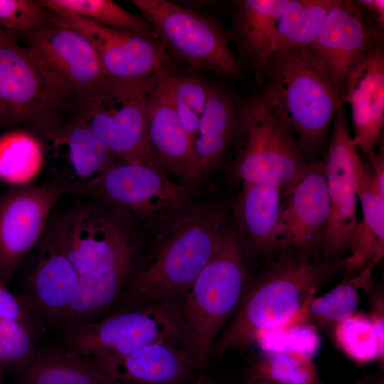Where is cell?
I'll return each instance as SVG.
<instances>
[{"instance_id":"1f68e13d","label":"cell","mask_w":384,"mask_h":384,"mask_svg":"<svg viewBox=\"0 0 384 384\" xmlns=\"http://www.w3.org/2000/svg\"><path fill=\"white\" fill-rule=\"evenodd\" d=\"M43 149L36 137L26 132L15 131L0 137V178L24 185L38 172Z\"/></svg>"},{"instance_id":"5b68a950","label":"cell","mask_w":384,"mask_h":384,"mask_svg":"<svg viewBox=\"0 0 384 384\" xmlns=\"http://www.w3.org/2000/svg\"><path fill=\"white\" fill-rule=\"evenodd\" d=\"M80 103L38 57L0 28V107L4 124H24L55 141Z\"/></svg>"},{"instance_id":"2e32d148","label":"cell","mask_w":384,"mask_h":384,"mask_svg":"<svg viewBox=\"0 0 384 384\" xmlns=\"http://www.w3.org/2000/svg\"><path fill=\"white\" fill-rule=\"evenodd\" d=\"M61 183L20 185L0 196V274L9 275L41 238Z\"/></svg>"},{"instance_id":"5bb4252c","label":"cell","mask_w":384,"mask_h":384,"mask_svg":"<svg viewBox=\"0 0 384 384\" xmlns=\"http://www.w3.org/2000/svg\"><path fill=\"white\" fill-rule=\"evenodd\" d=\"M23 34L28 39L27 47L74 95L80 107L110 77L90 41L71 28L50 22Z\"/></svg>"},{"instance_id":"3957f363","label":"cell","mask_w":384,"mask_h":384,"mask_svg":"<svg viewBox=\"0 0 384 384\" xmlns=\"http://www.w3.org/2000/svg\"><path fill=\"white\" fill-rule=\"evenodd\" d=\"M340 264L313 262L302 256L279 260L247 285L213 353L244 351L255 343L261 332L286 324L311 300L319 286Z\"/></svg>"},{"instance_id":"f35d334b","label":"cell","mask_w":384,"mask_h":384,"mask_svg":"<svg viewBox=\"0 0 384 384\" xmlns=\"http://www.w3.org/2000/svg\"><path fill=\"white\" fill-rule=\"evenodd\" d=\"M361 16L379 31L384 33V1H353Z\"/></svg>"},{"instance_id":"ee69618b","label":"cell","mask_w":384,"mask_h":384,"mask_svg":"<svg viewBox=\"0 0 384 384\" xmlns=\"http://www.w3.org/2000/svg\"><path fill=\"white\" fill-rule=\"evenodd\" d=\"M4 125V112L0 107V126Z\"/></svg>"},{"instance_id":"4dcf8cb0","label":"cell","mask_w":384,"mask_h":384,"mask_svg":"<svg viewBox=\"0 0 384 384\" xmlns=\"http://www.w3.org/2000/svg\"><path fill=\"white\" fill-rule=\"evenodd\" d=\"M52 12L76 16L97 24L158 38L150 23L111 0H40Z\"/></svg>"},{"instance_id":"6da1fadb","label":"cell","mask_w":384,"mask_h":384,"mask_svg":"<svg viewBox=\"0 0 384 384\" xmlns=\"http://www.w3.org/2000/svg\"><path fill=\"white\" fill-rule=\"evenodd\" d=\"M226 208L189 205L158 230L151 253L118 303L181 304L215 252L225 227Z\"/></svg>"},{"instance_id":"ab89813d","label":"cell","mask_w":384,"mask_h":384,"mask_svg":"<svg viewBox=\"0 0 384 384\" xmlns=\"http://www.w3.org/2000/svg\"><path fill=\"white\" fill-rule=\"evenodd\" d=\"M0 274V321L23 319L19 301L4 287Z\"/></svg>"},{"instance_id":"7bdbcfd3","label":"cell","mask_w":384,"mask_h":384,"mask_svg":"<svg viewBox=\"0 0 384 384\" xmlns=\"http://www.w3.org/2000/svg\"><path fill=\"white\" fill-rule=\"evenodd\" d=\"M245 384H277V383L270 382V381H267V380H254V381H251V382H247V383H245Z\"/></svg>"},{"instance_id":"8d00e7d4","label":"cell","mask_w":384,"mask_h":384,"mask_svg":"<svg viewBox=\"0 0 384 384\" xmlns=\"http://www.w3.org/2000/svg\"><path fill=\"white\" fill-rule=\"evenodd\" d=\"M33 338L23 319L0 321V361L17 366L31 358Z\"/></svg>"},{"instance_id":"f546056e","label":"cell","mask_w":384,"mask_h":384,"mask_svg":"<svg viewBox=\"0 0 384 384\" xmlns=\"http://www.w3.org/2000/svg\"><path fill=\"white\" fill-rule=\"evenodd\" d=\"M65 144L75 175L87 182L101 175L116 163L115 156L103 141L88 127L72 122L55 141Z\"/></svg>"},{"instance_id":"4fadbf2b","label":"cell","mask_w":384,"mask_h":384,"mask_svg":"<svg viewBox=\"0 0 384 384\" xmlns=\"http://www.w3.org/2000/svg\"><path fill=\"white\" fill-rule=\"evenodd\" d=\"M358 154L348 126L344 107L335 114L324 161L330 214L321 245L326 261L348 250L358 220L354 174Z\"/></svg>"},{"instance_id":"e0dca14e","label":"cell","mask_w":384,"mask_h":384,"mask_svg":"<svg viewBox=\"0 0 384 384\" xmlns=\"http://www.w3.org/2000/svg\"><path fill=\"white\" fill-rule=\"evenodd\" d=\"M330 214L324 161H311L293 189L282 198L280 249L307 250L321 245Z\"/></svg>"},{"instance_id":"f1b7e54d","label":"cell","mask_w":384,"mask_h":384,"mask_svg":"<svg viewBox=\"0 0 384 384\" xmlns=\"http://www.w3.org/2000/svg\"><path fill=\"white\" fill-rule=\"evenodd\" d=\"M373 268L366 267L351 274L326 293L314 297L309 306V319L313 324L334 327L354 314L361 294L373 286Z\"/></svg>"},{"instance_id":"9c48e42d","label":"cell","mask_w":384,"mask_h":384,"mask_svg":"<svg viewBox=\"0 0 384 384\" xmlns=\"http://www.w3.org/2000/svg\"><path fill=\"white\" fill-rule=\"evenodd\" d=\"M171 58L198 70L239 80L242 70L228 33L215 19L167 0H132Z\"/></svg>"},{"instance_id":"603a6c76","label":"cell","mask_w":384,"mask_h":384,"mask_svg":"<svg viewBox=\"0 0 384 384\" xmlns=\"http://www.w3.org/2000/svg\"><path fill=\"white\" fill-rule=\"evenodd\" d=\"M281 204L279 188L242 183L233 206L238 226L252 251L269 255L280 249Z\"/></svg>"},{"instance_id":"9a60e30c","label":"cell","mask_w":384,"mask_h":384,"mask_svg":"<svg viewBox=\"0 0 384 384\" xmlns=\"http://www.w3.org/2000/svg\"><path fill=\"white\" fill-rule=\"evenodd\" d=\"M51 14L50 22L71 28L90 41L112 78L146 79L160 73L171 60L158 38L104 26L70 14Z\"/></svg>"},{"instance_id":"60d3db41","label":"cell","mask_w":384,"mask_h":384,"mask_svg":"<svg viewBox=\"0 0 384 384\" xmlns=\"http://www.w3.org/2000/svg\"><path fill=\"white\" fill-rule=\"evenodd\" d=\"M371 162V170L373 176L375 186L378 193L384 196V152L380 147L369 159Z\"/></svg>"},{"instance_id":"8fae6325","label":"cell","mask_w":384,"mask_h":384,"mask_svg":"<svg viewBox=\"0 0 384 384\" xmlns=\"http://www.w3.org/2000/svg\"><path fill=\"white\" fill-rule=\"evenodd\" d=\"M79 277L96 278L138 261L132 225L98 203L53 225Z\"/></svg>"},{"instance_id":"44dd1931","label":"cell","mask_w":384,"mask_h":384,"mask_svg":"<svg viewBox=\"0 0 384 384\" xmlns=\"http://www.w3.org/2000/svg\"><path fill=\"white\" fill-rule=\"evenodd\" d=\"M50 231L32 276V292L45 316L64 322L75 295L79 275L54 225Z\"/></svg>"},{"instance_id":"836d02e7","label":"cell","mask_w":384,"mask_h":384,"mask_svg":"<svg viewBox=\"0 0 384 384\" xmlns=\"http://www.w3.org/2000/svg\"><path fill=\"white\" fill-rule=\"evenodd\" d=\"M309 304L286 324L261 332L255 343L265 353L293 352L313 360L319 351L321 339L317 327L309 319Z\"/></svg>"},{"instance_id":"8992f818","label":"cell","mask_w":384,"mask_h":384,"mask_svg":"<svg viewBox=\"0 0 384 384\" xmlns=\"http://www.w3.org/2000/svg\"><path fill=\"white\" fill-rule=\"evenodd\" d=\"M238 137L233 170L242 183L279 188L283 197L304 175L310 161L257 92L242 104Z\"/></svg>"},{"instance_id":"ac0fdd59","label":"cell","mask_w":384,"mask_h":384,"mask_svg":"<svg viewBox=\"0 0 384 384\" xmlns=\"http://www.w3.org/2000/svg\"><path fill=\"white\" fill-rule=\"evenodd\" d=\"M161 72L147 79L146 120L149 146L164 170L187 181H195L205 174L179 121Z\"/></svg>"},{"instance_id":"b9f144b4","label":"cell","mask_w":384,"mask_h":384,"mask_svg":"<svg viewBox=\"0 0 384 384\" xmlns=\"http://www.w3.org/2000/svg\"><path fill=\"white\" fill-rule=\"evenodd\" d=\"M185 384H211L207 380H205L203 379H194L192 378Z\"/></svg>"},{"instance_id":"d4e9b609","label":"cell","mask_w":384,"mask_h":384,"mask_svg":"<svg viewBox=\"0 0 384 384\" xmlns=\"http://www.w3.org/2000/svg\"><path fill=\"white\" fill-rule=\"evenodd\" d=\"M287 0H238L235 2L230 41L237 58L253 71L265 58Z\"/></svg>"},{"instance_id":"cb8c5ba5","label":"cell","mask_w":384,"mask_h":384,"mask_svg":"<svg viewBox=\"0 0 384 384\" xmlns=\"http://www.w3.org/2000/svg\"><path fill=\"white\" fill-rule=\"evenodd\" d=\"M208 98L199 122L193 146L206 174L218 164L238 137L242 104L230 92L207 81Z\"/></svg>"},{"instance_id":"7402d4cb","label":"cell","mask_w":384,"mask_h":384,"mask_svg":"<svg viewBox=\"0 0 384 384\" xmlns=\"http://www.w3.org/2000/svg\"><path fill=\"white\" fill-rule=\"evenodd\" d=\"M354 174L362 219L358 220L342 266L351 275L366 267L374 268L384 257V196L375 188L371 169L359 155Z\"/></svg>"},{"instance_id":"d590c367","label":"cell","mask_w":384,"mask_h":384,"mask_svg":"<svg viewBox=\"0 0 384 384\" xmlns=\"http://www.w3.org/2000/svg\"><path fill=\"white\" fill-rule=\"evenodd\" d=\"M51 11L33 0H0V26L23 33L50 23Z\"/></svg>"},{"instance_id":"52a82bcc","label":"cell","mask_w":384,"mask_h":384,"mask_svg":"<svg viewBox=\"0 0 384 384\" xmlns=\"http://www.w3.org/2000/svg\"><path fill=\"white\" fill-rule=\"evenodd\" d=\"M180 304L143 303L118 308L101 319L68 326L69 351L97 365L156 342L181 343Z\"/></svg>"},{"instance_id":"83f0119b","label":"cell","mask_w":384,"mask_h":384,"mask_svg":"<svg viewBox=\"0 0 384 384\" xmlns=\"http://www.w3.org/2000/svg\"><path fill=\"white\" fill-rule=\"evenodd\" d=\"M190 67L177 68L171 60L161 75L179 121L193 144L207 98V81Z\"/></svg>"},{"instance_id":"d6986e66","label":"cell","mask_w":384,"mask_h":384,"mask_svg":"<svg viewBox=\"0 0 384 384\" xmlns=\"http://www.w3.org/2000/svg\"><path fill=\"white\" fill-rule=\"evenodd\" d=\"M384 47L375 44L351 73L343 97L351 110L353 142L369 159L384 124Z\"/></svg>"},{"instance_id":"484cf974","label":"cell","mask_w":384,"mask_h":384,"mask_svg":"<svg viewBox=\"0 0 384 384\" xmlns=\"http://www.w3.org/2000/svg\"><path fill=\"white\" fill-rule=\"evenodd\" d=\"M19 384H116L93 361L68 352H48L31 358Z\"/></svg>"},{"instance_id":"e575fe53","label":"cell","mask_w":384,"mask_h":384,"mask_svg":"<svg viewBox=\"0 0 384 384\" xmlns=\"http://www.w3.org/2000/svg\"><path fill=\"white\" fill-rule=\"evenodd\" d=\"M334 328L337 346L349 358L360 364L378 361V344L370 315L356 311Z\"/></svg>"},{"instance_id":"ffe728a7","label":"cell","mask_w":384,"mask_h":384,"mask_svg":"<svg viewBox=\"0 0 384 384\" xmlns=\"http://www.w3.org/2000/svg\"><path fill=\"white\" fill-rule=\"evenodd\" d=\"M116 384H185L200 368L180 343L156 342L98 364Z\"/></svg>"},{"instance_id":"277c9868","label":"cell","mask_w":384,"mask_h":384,"mask_svg":"<svg viewBox=\"0 0 384 384\" xmlns=\"http://www.w3.org/2000/svg\"><path fill=\"white\" fill-rule=\"evenodd\" d=\"M247 285L243 245L233 228H224L215 252L180 304L181 344L200 368L208 363Z\"/></svg>"},{"instance_id":"ba28073f","label":"cell","mask_w":384,"mask_h":384,"mask_svg":"<svg viewBox=\"0 0 384 384\" xmlns=\"http://www.w3.org/2000/svg\"><path fill=\"white\" fill-rule=\"evenodd\" d=\"M75 188L129 225L141 223L158 230L190 205L186 185L176 183L164 171L145 165L115 164Z\"/></svg>"},{"instance_id":"d6a6232c","label":"cell","mask_w":384,"mask_h":384,"mask_svg":"<svg viewBox=\"0 0 384 384\" xmlns=\"http://www.w3.org/2000/svg\"><path fill=\"white\" fill-rule=\"evenodd\" d=\"M267 380L277 384H324L313 360L288 351L265 353L247 369L245 383Z\"/></svg>"},{"instance_id":"30bf717a","label":"cell","mask_w":384,"mask_h":384,"mask_svg":"<svg viewBox=\"0 0 384 384\" xmlns=\"http://www.w3.org/2000/svg\"><path fill=\"white\" fill-rule=\"evenodd\" d=\"M147 79L109 77L99 91L81 105L74 122L90 128L124 162L164 171L148 140Z\"/></svg>"},{"instance_id":"bcb514c9","label":"cell","mask_w":384,"mask_h":384,"mask_svg":"<svg viewBox=\"0 0 384 384\" xmlns=\"http://www.w3.org/2000/svg\"><path fill=\"white\" fill-rule=\"evenodd\" d=\"M2 26H0V28H1Z\"/></svg>"},{"instance_id":"f6af8a7d","label":"cell","mask_w":384,"mask_h":384,"mask_svg":"<svg viewBox=\"0 0 384 384\" xmlns=\"http://www.w3.org/2000/svg\"><path fill=\"white\" fill-rule=\"evenodd\" d=\"M362 384H364V383H362ZM367 384H370V383H367ZM371 384H381V383H371Z\"/></svg>"},{"instance_id":"7a4b0ae2","label":"cell","mask_w":384,"mask_h":384,"mask_svg":"<svg viewBox=\"0 0 384 384\" xmlns=\"http://www.w3.org/2000/svg\"><path fill=\"white\" fill-rule=\"evenodd\" d=\"M253 73L257 93L292 132L307 159L314 158L327 145L335 114L343 105L305 49L274 51Z\"/></svg>"},{"instance_id":"7c38bea8","label":"cell","mask_w":384,"mask_h":384,"mask_svg":"<svg viewBox=\"0 0 384 384\" xmlns=\"http://www.w3.org/2000/svg\"><path fill=\"white\" fill-rule=\"evenodd\" d=\"M383 33L361 16L353 1L335 0L305 48L343 105L351 73L375 44L383 41Z\"/></svg>"},{"instance_id":"4316f807","label":"cell","mask_w":384,"mask_h":384,"mask_svg":"<svg viewBox=\"0 0 384 384\" xmlns=\"http://www.w3.org/2000/svg\"><path fill=\"white\" fill-rule=\"evenodd\" d=\"M334 1L287 0L265 58L277 50L306 48L314 39L327 11Z\"/></svg>"},{"instance_id":"74e56055","label":"cell","mask_w":384,"mask_h":384,"mask_svg":"<svg viewBox=\"0 0 384 384\" xmlns=\"http://www.w3.org/2000/svg\"><path fill=\"white\" fill-rule=\"evenodd\" d=\"M370 292V316L378 344V362L383 366L384 363V296L380 290H375L373 287Z\"/></svg>"}]
</instances>
